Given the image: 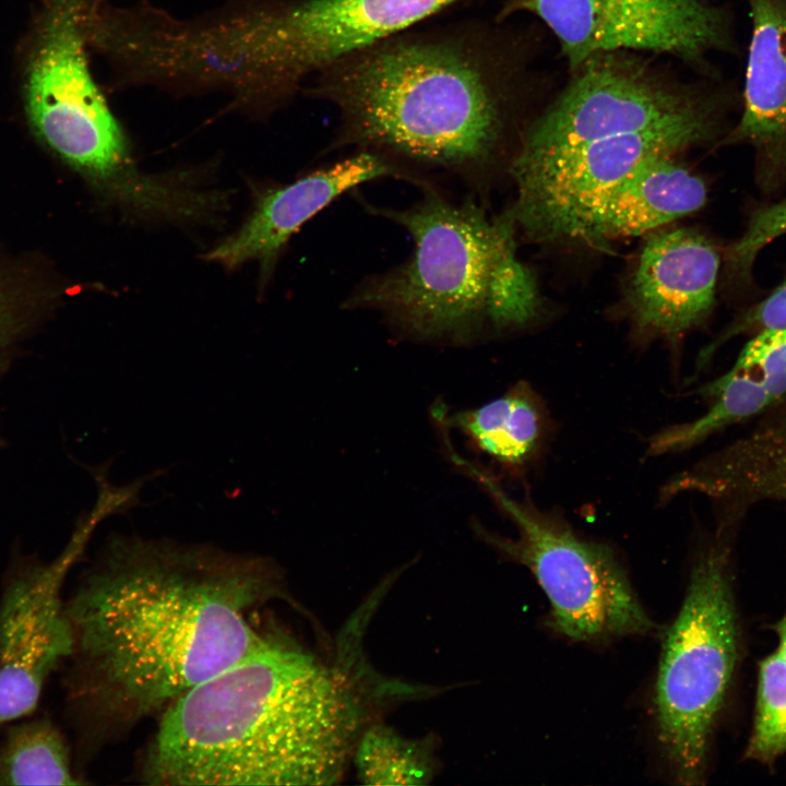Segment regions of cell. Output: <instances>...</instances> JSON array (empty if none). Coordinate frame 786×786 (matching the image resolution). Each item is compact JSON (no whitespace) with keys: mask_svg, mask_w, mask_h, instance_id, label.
Instances as JSON below:
<instances>
[{"mask_svg":"<svg viewBox=\"0 0 786 786\" xmlns=\"http://www.w3.org/2000/svg\"><path fill=\"white\" fill-rule=\"evenodd\" d=\"M279 594L271 560L210 545L116 537L66 609L64 713L78 764L266 640L252 611Z\"/></svg>","mask_w":786,"mask_h":786,"instance_id":"1","label":"cell"},{"mask_svg":"<svg viewBox=\"0 0 786 786\" xmlns=\"http://www.w3.org/2000/svg\"><path fill=\"white\" fill-rule=\"evenodd\" d=\"M17 326L14 308L0 279V352L10 343Z\"/></svg>","mask_w":786,"mask_h":786,"instance_id":"26","label":"cell"},{"mask_svg":"<svg viewBox=\"0 0 786 786\" xmlns=\"http://www.w3.org/2000/svg\"><path fill=\"white\" fill-rule=\"evenodd\" d=\"M729 548L717 541L692 569L664 638L655 688L657 738L677 783L704 782L711 737L738 656Z\"/></svg>","mask_w":786,"mask_h":786,"instance_id":"6","label":"cell"},{"mask_svg":"<svg viewBox=\"0 0 786 786\" xmlns=\"http://www.w3.org/2000/svg\"><path fill=\"white\" fill-rule=\"evenodd\" d=\"M786 325V278L765 299L739 314L714 343L703 350L701 361L706 362L719 343L738 334H755L762 330Z\"/></svg>","mask_w":786,"mask_h":786,"instance_id":"25","label":"cell"},{"mask_svg":"<svg viewBox=\"0 0 786 786\" xmlns=\"http://www.w3.org/2000/svg\"><path fill=\"white\" fill-rule=\"evenodd\" d=\"M672 156L645 159L627 175L596 211L587 241L650 233L701 209L705 183Z\"/></svg>","mask_w":786,"mask_h":786,"instance_id":"16","label":"cell"},{"mask_svg":"<svg viewBox=\"0 0 786 786\" xmlns=\"http://www.w3.org/2000/svg\"><path fill=\"white\" fill-rule=\"evenodd\" d=\"M539 305L532 272L517 259L515 240L500 254L486 297V324L501 331L528 322Z\"/></svg>","mask_w":786,"mask_h":786,"instance_id":"22","label":"cell"},{"mask_svg":"<svg viewBox=\"0 0 786 786\" xmlns=\"http://www.w3.org/2000/svg\"><path fill=\"white\" fill-rule=\"evenodd\" d=\"M707 479L713 496L729 507L786 503V416L763 421L712 454Z\"/></svg>","mask_w":786,"mask_h":786,"instance_id":"18","label":"cell"},{"mask_svg":"<svg viewBox=\"0 0 786 786\" xmlns=\"http://www.w3.org/2000/svg\"><path fill=\"white\" fill-rule=\"evenodd\" d=\"M719 255L699 233L678 228L645 238L628 300L635 324L669 340L681 337L710 315Z\"/></svg>","mask_w":786,"mask_h":786,"instance_id":"14","label":"cell"},{"mask_svg":"<svg viewBox=\"0 0 786 786\" xmlns=\"http://www.w3.org/2000/svg\"><path fill=\"white\" fill-rule=\"evenodd\" d=\"M776 632L778 638L777 651L786 663V612L776 624Z\"/></svg>","mask_w":786,"mask_h":786,"instance_id":"27","label":"cell"},{"mask_svg":"<svg viewBox=\"0 0 786 786\" xmlns=\"http://www.w3.org/2000/svg\"><path fill=\"white\" fill-rule=\"evenodd\" d=\"M66 734L48 715L35 713L0 733V786L82 784Z\"/></svg>","mask_w":786,"mask_h":786,"instance_id":"19","label":"cell"},{"mask_svg":"<svg viewBox=\"0 0 786 786\" xmlns=\"http://www.w3.org/2000/svg\"><path fill=\"white\" fill-rule=\"evenodd\" d=\"M421 191L404 209L362 202L405 229L414 248L402 263L360 281L342 308L373 311L413 340L464 345L486 324L490 276L516 222L512 209L490 218L473 196L452 201L436 186Z\"/></svg>","mask_w":786,"mask_h":786,"instance_id":"4","label":"cell"},{"mask_svg":"<svg viewBox=\"0 0 786 786\" xmlns=\"http://www.w3.org/2000/svg\"><path fill=\"white\" fill-rule=\"evenodd\" d=\"M364 728L343 675L269 633L163 711L143 777L167 786L332 785Z\"/></svg>","mask_w":786,"mask_h":786,"instance_id":"2","label":"cell"},{"mask_svg":"<svg viewBox=\"0 0 786 786\" xmlns=\"http://www.w3.org/2000/svg\"><path fill=\"white\" fill-rule=\"evenodd\" d=\"M783 235H786V198L752 212L745 231L727 252V271L733 281H749L757 255Z\"/></svg>","mask_w":786,"mask_h":786,"instance_id":"24","label":"cell"},{"mask_svg":"<svg viewBox=\"0 0 786 786\" xmlns=\"http://www.w3.org/2000/svg\"><path fill=\"white\" fill-rule=\"evenodd\" d=\"M383 178L404 180L420 189L433 183L427 176L386 155L356 150L288 184L261 193L245 224L209 251L206 259L228 269L257 260L262 275L269 277L281 251L305 223L344 193Z\"/></svg>","mask_w":786,"mask_h":786,"instance_id":"13","label":"cell"},{"mask_svg":"<svg viewBox=\"0 0 786 786\" xmlns=\"http://www.w3.org/2000/svg\"><path fill=\"white\" fill-rule=\"evenodd\" d=\"M717 122L688 123L599 139L535 158L513 157L516 224L532 238L588 239L596 211L638 165L713 138Z\"/></svg>","mask_w":786,"mask_h":786,"instance_id":"10","label":"cell"},{"mask_svg":"<svg viewBox=\"0 0 786 786\" xmlns=\"http://www.w3.org/2000/svg\"><path fill=\"white\" fill-rule=\"evenodd\" d=\"M457 0H295L222 33L216 53L282 97L309 75L405 32Z\"/></svg>","mask_w":786,"mask_h":786,"instance_id":"8","label":"cell"},{"mask_svg":"<svg viewBox=\"0 0 786 786\" xmlns=\"http://www.w3.org/2000/svg\"><path fill=\"white\" fill-rule=\"evenodd\" d=\"M752 21L743 109L726 143L750 145L771 190L786 178V0H747Z\"/></svg>","mask_w":786,"mask_h":786,"instance_id":"15","label":"cell"},{"mask_svg":"<svg viewBox=\"0 0 786 786\" xmlns=\"http://www.w3.org/2000/svg\"><path fill=\"white\" fill-rule=\"evenodd\" d=\"M514 524L515 538L479 527L485 540L527 568L549 605V626L576 642L648 634L656 624L606 544L586 539L558 515L514 499L488 473L469 467Z\"/></svg>","mask_w":786,"mask_h":786,"instance_id":"7","label":"cell"},{"mask_svg":"<svg viewBox=\"0 0 786 786\" xmlns=\"http://www.w3.org/2000/svg\"><path fill=\"white\" fill-rule=\"evenodd\" d=\"M525 132L516 158H535L609 136L718 122L706 97L675 87L644 63L603 52L587 58Z\"/></svg>","mask_w":786,"mask_h":786,"instance_id":"9","label":"cell"},{"mask_svg":"<svg viewBox=\"0 0 786 786\" xmlns=\"http://www.w3.org/2000/svg\"><path fill=\"white\" fill-rule=\"evenodd\" d=\"M471 26L408 29L341 58L315 74L313 96L334 106L329 151L370 150L421 174L472 187L507 130L509 76Z\"/></svg>","mask_w":786,"mask_h":786,"instance_id":"3","label":"cell"},{"mask_svg":"<svg viewBox=\"0 0 786 786\" xmlns=\"http://www.w3.org/2000/svg\"><path fill=\"white\" fill-rule=\"evenodd\" d=\"M473 450L516 474L543 453L549 437L548 414L532 386L519 382L501 396L448 417Z\"/></svg>","mask_w":786,"mask_h":786,"instance_id":"17","label":"cell"},{"mask_svg":"<svg viewBox=\"0 0 786 786\" xmlns=\"http://www.w3.org/2000/svg\"><path fill=\"white\" fill-rule=\"evenodd\" d=\"M786 752V663L776 650L759 667L757 707L745 758L769 764Z\"/></svg>","mask_w":786,"mask_h":786,"instance_id":"21","label":"cell"},{"mask_svg":"<svg viewBox=\"0 0 786 786\" xmlns=\"http://www.w3.org/2000/svg\"><path fill=\"white\" fill-rule=\"evenodd\" d=\"M84 0H52L31 56L27 116L41 139L114 204L140 217H172L182 188L133 164L123 132L90 73Z\"/></svg>","mask_w":786,"mask_h":786,"instance_id":"5","label":"cell"},{"mask_svg":"<svg viewBox=\"0 0 786 786\" xmlns=\"http://www.w3.org/2000/svg\"><path fill=\"white\" fill-rule=\"evenodd\" d=\"M726 373L745 378L777 405L786 397V325L752 334Z\"/></svg>","mask_w":786,"mask_h":786,"instance_id":"23","label":"cell"},{"mask_svg":"<svg viewBox=\"0 0 786 786\" xmlns=\"http://www.w3.org/2000/svg\"><path fill=\"white\" fill-rule=\"evenodd\" d=\"M353 757L366 785H427L436 772L427 743L406 739L383 724L364 728Z\"/></svg>","mask_w":786,"mask_h":786,"instance_id":"20","label":"cell"},{"mask_svg":"<svg viewBox=\"0 0 786 786\" xmlns=\"http://www.w3.org/2000/svg\"><path fill=\"white\" fill-rule=\"evenodd\" d=\"M520 11L552 31L571 70L603 52L646 50L699 62L731 45L724 11L704 0H507L499 17Z\"/></svg>","mask_w":786,"mask_h":786,"instance_id":"12","label":"cell"},{"mask_svg":"<svg viewBox=\"0 0 786 786\" xmlns=\"http://www.w3.org/2000/svg\"><path fill=\"white\" fill-rule=\"evenodd\" d=\"M81 525L51 560H26L8 572L0 593V733L36 713L51 676L72 652L63 590L97 524Z\"/></svg>","mask_w":786,"mask_h":786,"instance_id":"11","label":"cell"}]
</instances>
